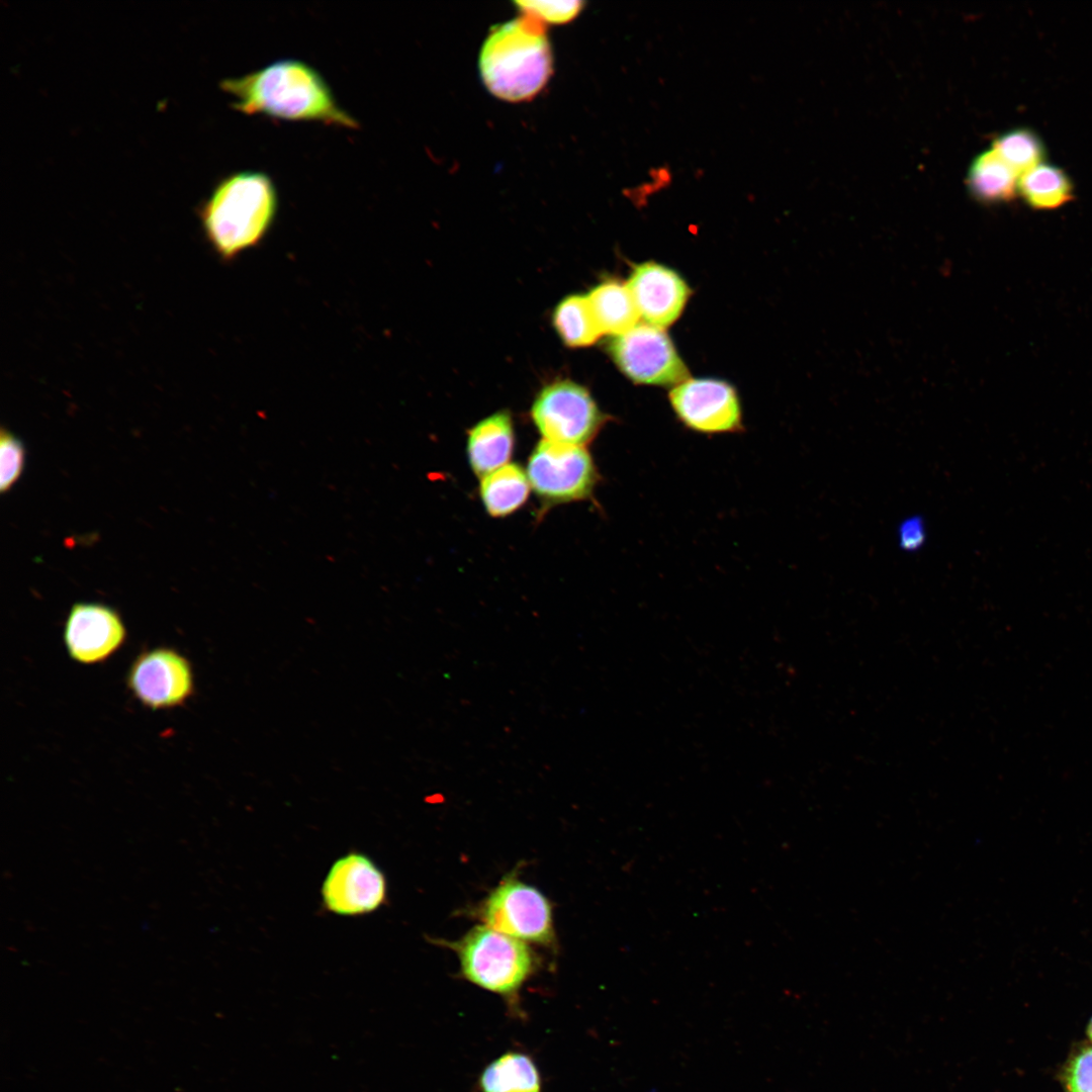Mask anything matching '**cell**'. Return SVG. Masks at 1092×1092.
Masks as SVG:
<instances>
[{"label": "cell", "instance_id": "obj_1", "mask_svg": "<svg viewBox=\"0 0 1092 1092\" xmlns=\"http://www.w3.org/2000/svg\"><path fill=\"white\" fill-rule=\"evenodd\" d=\"M235 110L288 121H312L356 129L358 121L337 102L324 77L295 59L273 62L219 84Z\"/></svg>", "mask_w": 1092, "mask_h": 1092}, {"label": "cell", "instance_id": "obj_2", "mask_svg": "<svg viewBox=\"0 0 1092 1092\" xmlns=\"http://www.w3.org/2000/svg\"><path fill=\"white\" fill-rule=\"evenodd\" d=\"M278 205L277 189L266 173L241 171L222 178L198 212L211 247L231 261L263 242Z\"/></svg>", "mask_w": 1092, "mask_h": 1092}, {"label": "cell", "instance_id": "obj_3", "mask_svg": "<svg viewBox=\"0 0 1092 1092\" xmlns=\"http://www.w3.org/2000/svg\"><path fill=\"white\" fill-rule=\"evenodd\" d=\"M552 50L545 24L522 14L494 25L478 56V70L495 97L520 102L533 98L552 73Z\"/></svg>", "mask_w": 1092, "mask_h": 1092}, {"label": "cell", "instance_id": "obj_4", "mask_svg": "<svg viewBox=\"0 0 1092 1092\" xmlns=\"http://www.w3.org/2000/svg\"><path fill=\"white\" fill-rule=\"evenodd\" d=\"M453 945L463 976L495 993L516 991L534 968L533 952L525 941L486 925L475 926Z\"/></svg>", "mask_w": 1092, "mask_h": 1092}, {"label": "cell", "instance_id": "obj_5", "mask_svg": "<svg viewBox=\"0 0 1092 1092\" xmlns=\"http://www.w3.org/2000/svg\"><path fill=\"white\" fill-rule=\"evenodd\" d=\"M527 474L541 513L552 507L586 500L600 480L585 446L541 440L531 452Z\"/></svg>", "mask_w": 1092, "mask_h": 1092}, {"label": "cell", "instance_id": "obj_6", "mask_svg": "<svg viewBox=\"0 0 1092 1092\" xmlns=\"http://www.w3.org/2000/svg\"><path fill=\"white\" fill-rule=\"evenodd\" d=\"M530 415L543 440L578 446L590 443L607 422L589 391L566 379L543 387Z\"/></svg>", "mask_w": 1092, "mask_h": 1092}, {"label": "cell", "instance_id": "obj_7", "mask_svg": "<svg viewBox=\"0 0 1092 1092\" xmlns=\"http://www.w3.org/2000/svg\"><path fill=\"white\" fill-rule=\"evenodd\" d=\"M609 351L619 369L637 383L677 385L688 369L662 329L642 323L615 336Z\"/></svg>", "mask_w": 1092, "mask_h": 1092}, {"label": "cell", "instance_id": "obj_8", "mask_svg": "<svg viewBox=\"0 0 1092 1092\" xmlns=\"http://www.w3.org/2000/svg\"><path fill=\"white\" fill-rule=\"evenodd\" d=\"M485 925L514 938L548 944L554 938L551 906L536 888L519 880L503 881L486 898Z\"/></svg>", "mask_w": 1092, "mask_h": 1092}, {"label": "cell", "instance_id": "obj_9", "mask_svg": "<svg viewBox=\"0 0 1092 1092\" xmlns=\"http://www.w3.org/2000/svg\"><path fill=\"white\" fill-rule=\"evenodd\" d=\"M131 695L153 710L173 709L186 704L194 693L190 661L176 649L159 646L136 655L126 674Z\"/></svg>", "mask_w": 1092, "mask_h": 1092}, {"label": "cell", "instance_id": "obj_10", "mask_svg": "<svg viewBox=\"0 0 1092 1092\" xmlns=\"http://www.w3.org/2000/svg\"><path fill=\"white\" fill-rule=\"evenodd\" d=\"M323 906L340 916H362L386 903L387 881L367 854L350 851L334 861L321 889Z\"/></svg>", "mask_w": 1092, "mask_h": 1092}, {"label": "cell", "instance_id": "obj_11", "mask_svg": "<svg viewBox=\"0 0 1092 1092\" xmlns=\"http://www.w3.org/2000/svg\"><path fill=\"white\" fill-rule=\"evenodd\" d=\"M671 406L691 430L704 434L742 429L741 408L734 388L716 379H686L669 393Z\"/></svg>", "mask_w": 1092, "mask_h": 1092}, {"label": "cell", "instance_id": "obj_12", "mask_svg": "<svg viewBox=\"0 0 1092 1092\" xmlns=\"http://www.w3.org/2000/svg\"><path fill=\"white\" fill-rule=\"evenodd\" d=\"M125 640V625L113 608L84 602L72 606L65 623L64 642L74 661L102 663L118 651Z\"/></svg>", "mask_w": 1092, "mask_h": 1092}, {"label": "cell", "instance_id": "obj_13", "mask_svg": "<svg viewBox=\"0 0 1092 1092\" xmlns=\"http://www.w3.org/2000/svg\"><path fill=\"white\" fill-rule=\"evenodd\" d=\"M640 317L663 329L680 315L690 290L673 270L657 263L636 266L627 282Z\"/></svg>", "mask_w": 1092, "mask_h": 1092}, {"label": "cell", "instance_id": "obj_14", "mask_svg": "<svg viewBox=\"0 0 1092 1092\" xmlns=\"http://www.w3.org/2000/svg\"><path fill=\"white\" fill-rule=\"evenodd\" d=\"M514 447V423L505 411L482 419L467 432L469 465L479 478L509 463Z\"/></svg>", "mask_w": 1092, "mask_h": 1092}, {"label": "cell", "instance_id": "obj_15", "mask_svg": "<svg viewBox=\"0 0 1092 1092\" xmlns=\"http://www.w3.org/2000/svg\"><path fill=\"white\" fill-rule=\"evenodd\" d=\"M593 316L602 335H621L638 324L640 317L627 284L608 280L586 295Z\"/></svg>", "mask_w": 1092, "mask_h": 1092}, {"label": "cell", "instance_id": "obj_16", "mask_svg": "<svg viewBox=\"0 0 1092 1092\" xmlns=\"http://www.w3.org/2000/svg\"><path fill=\"white\" fill-rule=\"evenodd\" d=\"M531 484L527 471L517 463H507L480 478L479 495L486 513L505 518L527 502Z\"/></svg>", "mask_w": 1092, "mask_h": 1092}, {"label": "cell", "instance_id": "obj_17", "mask_svg": "<svg viewBox=\"0 0 1092 1092\" xmlns=\"http://www.w3.org/2000/svg\"><path fill=\"white\" fill-rule=\"evenodd\" d=\"M971 194L982 202L1011 200L1017 190L1018 174L993 150L976 157L968 173Z\"/></svg>", "mask_w": 1092, "mask_h": 1092}, {"label": "cell", "instance_id": "obj_18", "mask_svg": "<svg viewBox=\"0 0 1092 1092\" xmlns=\"http://www.w3.org/2000/svg\"><path fill=\"white\" fill-rule=\"evenodd\" d=\"M1017 191L1034 209L1058 208L1073 198V184L1059 167L1040 163L1018 176Z\"/></svg>", "mask_w": 1092, "mask_h": 1092}, {"label": "cell", "instance_id": "obj_19", "mask_svg": "<svg viewBox=\"0 0 1092 1092\" xmlns=\"http://www.w3.org/2000/svg\"><path fill=\"white\" fill-rule=\"evenodd\" d=\"M483 1092H540V1080L532 1061L522 1054H506L492 1062L480 1079Z\"/></svg>", "mask_w": 1092, "mask_h": 1092}, {"label": "cell", "instance_id": "obj_20", "mask_svg": "<svg viewBox=\"0 0 1092 1092\" xmlns=\"http://www.w3.org/2000/svg\"><path fill=\"white\" fill-rule=\"evenodd\" d=\"M552 320L559 338L570 348L590 346L602 336L585 295L573 294L561 300Z\"/></svg>", "mask_w": 1092, "mask_h": 1092}, {"label": "cell", "instance_id": "obj_21", "mask_svg": "<svg viewBox=\"0 0 1092 1092\" xmlns=\"http://www.w3.org/2000/svg\"><path fill=\"white\" fill-rule=\"evenodd\" d=\"M992 150L1018 176L1042 163L1044 147L1039 136L1028 128H1015L1002 133L992 146Z\"/></svg>", "mask_w": 1092, "mask_h": 1092}, {"label": "cell", "instance_id": "obj_22", "mask_svg": "<svg viewBox=\"0 0 1092 1092\" xmlns=\"http://www.w3.org/2000/svg\"><path fill=\"white\" fill-rule=\"evenodd\" d=\"M25 461L22 442L10 431L1 429L0 434V490L7 492L20 477Z\"/></svg>", "mask_w": 1092, "mask_h": 1092}, {"label": "cell", "instance_id": "obj_23", "mask_svg": "<svg viewBox=\"0 0 1092 1092\" xmlns=\"http://www.w3.org/2000/svg\"><path fill=\"white\" fill-rule=\"evenodd\" d=\"M523 14L542 23L561 24L570 21L581 11V1H516Z\"/></svg>", "mask_w": 1092, "mask_h": 1092}, {"label": "cell", "instance_id": "obj_24", "mask_svg": "<svg viewBox=\"0 0 1092 1092\" xmlns=\"http://www.w3.org/2000/svg\"><path fill=\"white\" fill-rule=\"evenodd\" d=\"M1067 1092H1092V1045L1079 1050L1064 1073Z\"/></svg>", "mask_w": 1092, "mask_h": 1092}, {"label": "cell", "instance_id": "obj_25", "mask_svg": "<svg viewBox=\"0 0 1092 1092\" xmlns=\"http://www.w3.org/2000/svg\"><path fill=\"white\" fill-rule=\"evenodd\" d=\"M899 542L906 550L918 548L924 541L925 532L922 520L909 518L900 526Z\"/></svg>", "mask_w": 1092, "mask_h": 1092}, {"label": "cell", "instance_id": "obj_26", "mask_svg": "<svg viewBox=\"0 0 1092 1092\" xmlns=\"http://www.w3.org/2000/svg\"><path fill=\"white\" fill-rule=\"evenodd\" d=\"M1086 1031H1087V1036H1088V1038H1089V1039H1090V1041L1092 1042V1017L1090 1018V1020H1089V1022H1088V1025H1087V1030H1086Z\"/></svg>", "mask_w": 1092, "mask_h": 1092}]
</instances>
